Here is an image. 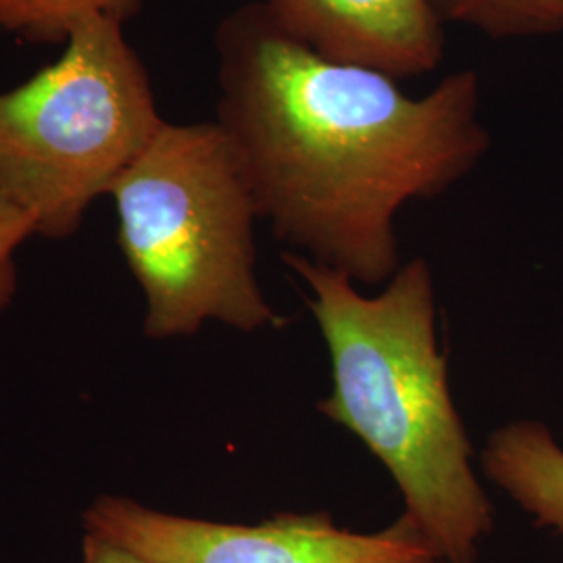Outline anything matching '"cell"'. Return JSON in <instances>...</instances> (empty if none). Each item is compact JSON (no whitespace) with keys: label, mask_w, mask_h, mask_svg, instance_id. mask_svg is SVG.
I'll list each match as a JSON object with an SVG mask.
<instances>
[{"label":"cell","mask_w":563,"mask_h":563,"mask_svg":"<svg viewBox=\"0 0 563 563\" xmlns=\"http://www.w3.org/2000/svg\"><path fill=\"white\" fill-rule=\"evenodd\" d=\"M481 465L532 522L563 537V446L543 422L516 420L497 428Z\"/></svg>","instance_id":"cell-7"},{"label":"cell","mask_w":563,"mask_h":563,"mask_svg":"<svg viewBox=\"0 0 563 563\" xmlns=\"http://www.w3.org/2000/svg\"><path fill=\"white\" fill-rule=\"evenodd\" d=\"M109 197L121 253L144 292L148 339L192 336L207 322L241 332L288 323L263 297L260 207L218 121H165Z\"/></svg>","instance_id":"cell-3"},{"label":"cell","mask_w":563,"mask_h":563,"mask_svg":"<svg viewBox=\"0 0 563 563\" xmlns=\"http://www.w3.org/2000/svg\"><path fill=\"white\" fill-rule=\"evenodd\" d=\"M218 123L276 239L363 286L399 263L395 220L434 199L488 151L470 69L411 97L383 71L330 60L290 36L262 0L216 32Z\"/></svg>","instance_id":"cell-1"},{"label":"cell","mask_w":563,"mask_h":563,"mask_svg":"<svg viewBox=\"0 0 563 563\" xmlns=\"http://www.w3.org/2000/svg\"><path fill=\"white\" fill-rule=\"evenodd\" d=\"M36 236L32 218L18 205L0 197V313L9 307L18 290L15 255L21 244Z\"/></svg>","instance_id":"cell-10"},{"label":"cell","mask_w":563,"mask_h":563,"mask_svg":"<svg viewBox=\"0 0 563 563\" xmlns=\"http://www.w3.org/2000/svg\"><path fill=\"white\" fill-rule=\"evenodd\" d=\"M142 0H0V32L32 44H65L84 23H125Z\"/></svg>","instance_id":"cell-8"},{"label":"cell","mask_w":563,"mask_h":563,"mask_svg":"<svg viewBox=\"0 0 563 563\" xmlns=\"http://www.w3.org/2000/svg\"><path fill=\"white\" fill-rule=\"evenodd\" d=\"M282 27L325 59L399 80L434 71L444 23L428 0H262Z\"/></svg>","instance_id":"cell-6"},{"label":"cell","mask_w":563,"mask_h":563,"mask_svg":"<svg viewBox=\"0 0 563 563\" xmlns=\"http://www.w3.org/2000/svg\"><path fill=\"white\" fill-rule=\"evenodd\" d=\"M84 530L148 563H443L407 516L378 532L346 530L325 511L225 523L104 495L84 511Z\"/></svg>","instance_id":"cell-5"},{"label":"cell","mask_w":563,"mask_h":563,"mask_svg":"<svg viewBox=\"0 0 563 563\" xmlns=\"http://www.w3.org/2000/svg\"><path fill=\"white\" fill-rule=\"evenodd\" d=\"M81 563H148L134 551L104 539L101 534L84 532Z\"/></svg>","instance_id":"cell-11"},{"label":"cell","mask_w":563,"mask_h":563,"mask_svg":"<svg viewBox=\"0 0 563 563\" xmlns=\"http://www.w3.org/2000/svg\"><path fill=\"white\" fill-rule=\"evenodd\" d=\"M282 260L307 284L305 302L330 355L332 390L318 411L380 460L402 516L443 563H478L495 509L449 388L430 265L416 257L365 297L344 272L295 251Z\"/></svg>","instance_id":"cell-2"},{"label":"cell","mask_w":563,"mask_h":563,"mask_svg":"<svg viewBox=\"0 0 563 563\" xmlns=\"http://www.w3.org/2000/svg\"><path fill=\"white\" fill-rule=\"evenodd\" d=\"M165 120L123 23L78 27L60 57L0 92V197L36 236L69 239Z\"/></svg>","instance_id":"cell-4"},{"label":"cell","mask_w":563,"mask_h":563,"mask_svg":"<svg viewBox=\"0 0 563 563\" xmlns=\"http://www.w3.org/2000/svg\"><path fill=\"white\" fill-rule=\"evenodd\" d=\"M439 20L470 25L495 38L563 32V0H428Z\"/></svg>","instance_id":"cell-9"}]
</instances>
